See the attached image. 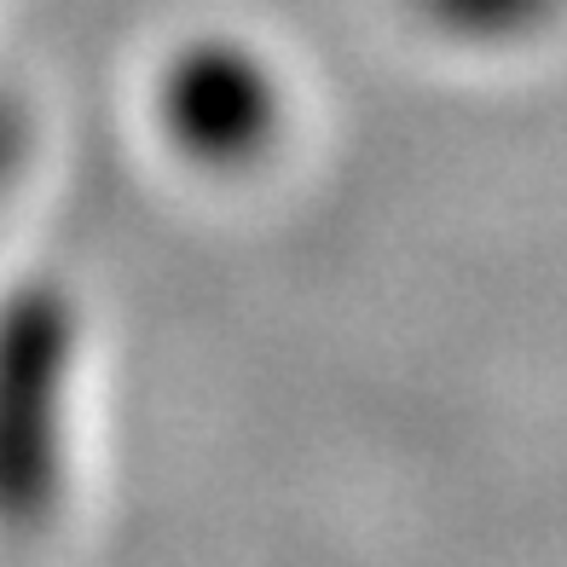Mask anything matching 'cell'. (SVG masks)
<instances>
[{"instance_id": "6da1fadb", "label": "cell", "mask_w": 567, "mask_h": 567, "mask_svg": "<svg viewBox=\"0 0 567 567\" xmlns=\"http://www.w3.org/2000/svg\"><path fill=\"white\" fill-rule=\"evenodd\" d=\"M75 307L59 284L0 301V533H35L64 498Z\"/></svg>"}, {"instance_id": "7a4b0ae2", "label": "cell", "mask_w": 567, "mask_h": 567, "mask_svg": "<svg viewBox=\"0 0 567 567\" xmlns=\"http://www.w3.org/2000/svg\"><path fill=\"white\" fill-rule=\"evenodd\" d=\"M157 99L168 140L209 168H244L278 134V82L238 41H192Z\"/></svg>"}, {"instance_id": "3957f363", "label": "cell", "mask_w": 567, "mask_h": 567, "mask_svg": "<svg viewBox=\"0 0 567 567\" xmlns=\"http://www.w3.org/2000/svg\"><path fill=\"white\" fill-rule=\"evenodd\" d=\"M411 7L457 41H515L550 23L561 0H411Z\"/></svg>"}, {"instance_id": "277c9868", "label": "cell", "mask_w": 567, "mask_h": 567, "mask_svg": "<svg viewBox=\"0 0 567 567\" xmlns=\"http://www.w3.org/2000/svg\"><path fill=\"white\" fill-rule=\"evenodd\" d=\"M18 151H23V127H18V116L0 105V179H7V168L18 163Z\"/></svg>"}]
</instances>
